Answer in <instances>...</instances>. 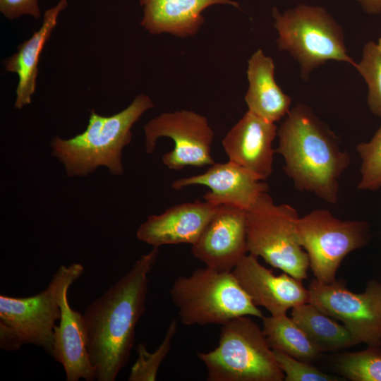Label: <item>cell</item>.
<instances>
[{"label": "cell", "mask_w": 381, "mask_h": 381, "mask_svg": "<svg viewBox=\"0 0 381 381\" xmlns=\"http://www.w3.org/2000/svg\"><path fill=\"white\" fill-rule=\"evenodd\" d=\"M159 248L142 255L128 272L85 309L87 351L97 381H114L128 363L137 323L145 312L148 274Z\"/></svg>", "instance_id": "1"}, {"label": "cell", "mask_w": 381, "mask_h": 381, "mask_svg": "<svg viewBox=\"0 0 381 381\" xmlns=\"http://www.w3.org/2000/svg\"><path fill=\"white\" fill-rule=\"evenodd\" d=\"M275 152L284 159L283 169L296 188L336 203L339 179L350 164L334 133L306 104L290 109L277 130Z\"/></svg>", "instance_id": "2"}, {"label": "cell", "mask_w": 381, "mask_h": 381, "mask_svg": "<svg viewBox=\"0 0 381 381\" xmlns=\"http://www.w3.org/2000/svg\"><path fill=\"white\" fill-rule=\"evenodd\" d=\"M154 105L149 96L140 94L126 108L111 116H102L91 109L85 130L68 139L54 137L51 154L69 178L87 176L99 167L107 168L111 175L121 176L124 172L123 151L132 140V128Z\"/></svg>", "instance_id": "3"}, {"label": "cell", "mask_w": 381, "mask_h": 381, "mask_svg": "<svg viewBox=\"0 0 381 381\" xmlns=\"http://www.w3.org/2000/svg\"><path fill=\"white\" fill-rule=\"evenodd\" d=\"M169 295L181 322L187 326L221 325L241 316L264 317L243 289L232 272L209 267L180 276Z\"/></svg>", "instance_id": "4"}, {"label": "cell", "mask_w": 381, "mask_h": 381, "mask_svg": "<svg viewBox=\"0 0 381 381\" xmlns=\"http://www.w3.org/2000/svg\"><path fill=\"white\" fill-rule=\"evenodd\" d=\"M208 381H282L284 375L261 329L250 316L223 325L218 345L197 353Z\"/></svg>", "instance_id": "5"}, {"label": "cell", "mask_w": 381, "mask_h": 381, "mask_svg": "<svg viewBox=\"0 0 381 381\" xmlns=\"http://www.w3.org/2000/svg\"><path fill=\"white\" fill-rule=\"evenodd\" d=\"M83 272L79 263L61 265L48 286L34 296L0 295V348L16 351L29 344L52 355L54 327L61 317L60 291L66 282L77 280Z\"/></svg>", "instance_id": "6"}, {"label": "cell", "mask_w": 381, "mask_h": 381, "mask_svg": "<svg viewBox=\"0 0 381 381\" xmlns=\"http://www.w3.org/2000/svg\"><path fill=\"white\" fill-rule=\"evenodd\" d=\"M272 16L279 34L278 48L298 62L303 79L327 61L355 66L347 54L341 28L324 8L299 4L282 13L274 8Z\"/></svg>", "instance_id": "7"}, {"label": "cell", "mask_w": 381, "mask_h": 381, "mask_svg": "<svg viewBox=\"0 0 381 381\" xmlns=\"http://www.w3.org/2000/svg\"><path fill=\"white\" fill-rule=\"evenodd\" d=\"M246 217L248 253L299 280L306 279L309 258L300 243L295 208L274 204L264 192Z\"/></svg>", "instance_id": "8"}, {"label": "cell", "mask_w": 381, "mask_h": 381, "mask_svg": "<svg viewBox=\"0 0 381 381\" xmlns=\"http://www.w3.org/2000/svg\"><path fill=\"white\" fill-rule=\"evenodd\" d=\"M297 231L315 279L324 283L336 280L344 258L365 246L370 238L366 222L341 220L325 209L299 217Z\"/></svg>", "instance_id": "9"}, {"label": "cell", "mask_w": 381, "mask_h": 381, "mask_svg": "<svg viewBox=\"0 0 381 381\" xmlns=\"http://www.w3.org/2000/svg\"><path fill=\"white\" fill-rule=\"evenodd\" d=\"M309 303L341 321L355 339L370 348L381 347V282L370 280L362 293L353 292L337 279L309 284Z\"/></svg>", "instance_id": "10"}, {"label": "cell", "mask_w": 381, "mask_h": 381, "mask_svg": "<svg viewBox=\"0 0 381 381\" xmlns=\"http://www.w3.org/2000/svg\"><path fill=\"white\" fill-rule=\"evenodd\" d=\"M145 152L152 154L159 138L167 137L174 143L172 150L162 158L172 170L188 166L202 167L214 164L211 155L214 131L206 117L190 110L164 112L144 126Z\"/></svg>", "instance_id": "11"}, {"label": "cell", "mask_w": 381, "mask_h": 381, "mask_svg": "<svg viewBox=\"0 0 381 381\" xmlns=\"http://www.w3.org/2000/svg\"><path fill=\"white\" fill-rule=\"evenodd\" d=\"M191 253L207 267L231 272L247 255L246 210L230 205H219Z\"/></svg>", "instance_id": "12"}, {"label": "cell", "mask_w": 381, "mask_h": 381, "mask_svg": "<svg viewBox=\"0 0 381 381\" xmlns=\"http://www.w3.org/2000/svg\"><path fill=\"white\" fill-rule=\"evenodd\" d=\"M258 258L248 253L231 271L256 306L264 307L271 315H280L309 302L308 289L301 280L285 272L275 275Z\"/></svg>", "instance_id": "13"}, {"label": "cell", "mask_w": 381, "mask_h": 381, "mask_svg": "<svg viewBox=\"0 0 381 381\" xmlns=\"http://www.w3.org/2000/svg\"><path fill=\"white\" fill-rule=\"evenodd\" d=\"M200 185L209 188L203 199L214 206L230 205L247 210L260 195L268 190L267 183L244 167L228 161L214 163L205 172L174 181L172 188Z\"/></svg>", "instance_id": "14"}, {"label": "cell", "mask_w": 381, "mask_h": 381, "mask_svg": "<svg viewBox=\"0 0 381 381\" xmlns=\"http://www.w3.org/2000/svg\"><path fill=\"white\" fill-rule=\"evenodd\" d=\"M277 130L274 123L247 111L223 138L222 147L229 161L264 181L272 172Z\"/></svg>", "instance_id": "15"}, {"label": "cell", "mask_w": 381, "mask_h": 381, "mask_svg": "<svg viewBox=\"0 0 381 381\" xmlns=\"http://www.w3.org/2000/svg\"><path fill=\"white\" fill-rule=\"evenodd\" d=\"M217 206L204 201L183 202L159 214L150 215L136 232L137 238L152 247L194 244Z\"/></svg>", "instance_id": "16"}, {"label": "cell", "mask_w": 381, "mask_h": 381, "mask_svg": "<svg viewBox=\"0 0 381 381\" xmlns=\"http://www.w3.org/2000/svg\"><path fill=\"white\" fill-rule=\"evenodd\" d=\"M75 281L66 282L60 291L61 317L54 327L51 356L62 365L67 381H92L96 380V373L87 351L83 314L73 309L68 299V289Z\"/></svg>", "instance_id": "17"}, {"label": "cell", "mask_w": 381, "mask_h": 381, "mask_svg": "<svg viewBox=\"0 0 381 381\" xmlns=\"http://www.w3.org/2000/svg\"><path fill=\"white\" fill-rule=\"evenodd\" d=\"M143 9L141 25L150 33L194 35L205 21L202 11L216 4L238 7L231 0H139Z\"/></svg>", "instance_id": "18"}, {"label": "cell", "mask_w": 381, "mask_h": 381, "mask_svg": "<svg viewBox=\"0 0 381 381\" xmlns=\"http://www.w3.org/2000/svg\"><path fill=\"white\" fill-rule=\"evenodd\" d=\"M67 5L68 0H59L54 6L47 9L40 28L18 46L15 54L3 61L5 70L16 73L18 78L14 102V107L17 109H21L32 102L36 89L40 54L56 25L59 13Z\"/></svg>", "instance_id": "19"}, {"label": "cell", "mask_w": 381, "mask_h": 381, "mask_svg": "<svg viewBox=\"0 0 381 381\" xmlns=\"http://www.w3.org/2000/svg\"><path fill=\"white\" fill-rule=\"evenodd\" d=\"M247 78L249 85L245 101L248 111L273 123L287 115L291 99L276 83L272 59L261 49L248 60Z\"/></svg>", "instance_id": "20"}, {"label": "cell", "mask_w": 381, "mask_h": 381, "mask_svg": "<svg viewBox=\"0 0 381 381\" xmlns=\"http://www.w3.org/2000/svg\"><path fill=\"white\" fill-rule=\"evenodd\" d=\"M291 317L320 352L347 349L358 344L350 331L310 303L291 308Z\"/></svg>", "instance_id": "21"}, {"label": "cell", "mask_w": 381, "mask_h": 381, "mask_svg": "<svg viewBox=\"0 0 381 381\" xmlns=\"http://www.w3.org/2000/svg\"><path fill=\"white\" fill-rule=\"evenodd\" d=\"M262 332L272 349L311 363L322 353L291 317L286 314L264 316Z\"/></svg>", "instance_id": "22"}, {"label": "cell", "mask_w": 381, "mask_h": 381, "mask_svg": "<svg viewBox=\"0 0 381 381\" xmlns=\"http://www.w3.org/2000/svg\"><path fill=\"white\" fill-rule=\"evenodd\" d=\"M339 373L351 381H381V349L342 353L337 360Z\"/></svg>", "instance_id": "23"}, {"label": "cell", "mask_w": 381, "mask_h": 381, "mask_svg": "<svg viewBox=\"0 0 381 381\" xmlns=\"http://www.w3.org/2000/svg\"><path fill=\"white\" fill-rule=\"evenodd\" d=\"M177 321L169 324L165 336L157 349L149 352L144 343L138 344V358L131 369L128 381H154L157 380L158 370L170 351L171 343L176 332Z\"/></svg>", "instance_id": "24"}, {"label": "cell", "mask_w": 381, "mask_h": 381, "mask_svg": "<svg viewBox=\"0 0 381 381\" xmlns=\"http://www.w3.org/2000/svg\"><path fill=\"white\" fill-rule=\"evenodd\" d=\"M354 67L368 85L367 102L370 111L381 117V54L375 42L365 43L362 58Z\"/></svg>", "instance_id": "25"}, {"label": "cell", "mask_w": 381, "mask_h": 381, "mask_svg": "<svg viewBox=\"0 0 381 381\" xmlns=\"http://www.w3.org/2000/svg\"><path fill=\"white\" fill-rule=\"evenodd\" d=\"M356 150L361 159V179L358 188L377 190L381 188V124L368 142L357 145Z\"/></svg>", "instance_id": "26"}, {"label": "cell", "mask_w": 381, "mask_h": 381, "mask_svg": "<svg viewBox=\"0 0 381 381\" xmlns=\"http://www.w3.org/2000/svg\"><path fill=\"white\" fill-rule=\"evenodd\" d=\"M285 381H336V377L318 370L310 363L297 359L281 351L272 349Z\"/></svg>", "instance_id": "27"}, {"label": "cell", "mask_w": 381, "mask_h": 381, "mask_svg": "<svg viewBox=\"0 0 381 381\" xmlns=\"http://www.w3.org/2000/svg\"><path fill=\"white\" fill-rule=\"evenodd\" d=\"M0 11L8 20L24 15L35 19L41 16L38 0H0Z\"/></svg>", "instance_id": "28"}, {"label": "cell", "mask_w": 381, "mask_h": 381, "mask_svg": "<svg viewBox=\"0 0 381 381\" xmlns=\"http://www.w3.org/2000/svg\"><path fill=\"white\" fill-rule=\"evenodd\" d=\"M363 11L371 15L381 13V0H358Z\"/></svg>", "instance_id": "29"}, {"label": "cell", "mask_w": 381, "mask_h": 381, "mask_svg": "<svg viewBox=\"0 0 381 381\" xmlns=\"http://www.w3.org/2000/svg\"><path fill=\"white\" fill-rule=\"evenodd\" d=\"M376 44H377V49L381 54V37L379 39L378 42L376 43Z\"/></svg>", "instance_id": "30"}]
</instances>
